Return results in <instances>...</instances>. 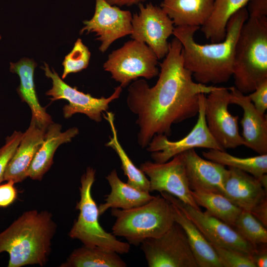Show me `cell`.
Wrapping results in <instances>:
<instances>
[{
	"instance_id": "obj_1",
	"label": "cell",
	"mask_w": 267,
	"mask_h": 267,
	"mask_svg": "<svg viewBox=\"0 0 267 267\" xmlns=\"http://www.w3.org/2000/svg\"><path fill=\"white\" fill-rule=\"evenodd\" d=\"M156 84L150 87L144 79L129 86L127 104L137 116V143L146 147L156 134L170 136L173 124L195 116L199 110V95L208 94L217 87L194 81L183 64L182 46L175 37L169 51L160 64Z\"/></svg>"
},
{
	"instance_id": "obj_2",
	"label": "cell",
	"mask_w": 267,
	"mask_h": 267,
	"mask_svg": "<svg viewBox=\"0 0 267 267\" xmlns=\"http://www.w3.org/2000/svg\"><path fill=\"white\" fill-rule=\"evenodd\" d=\"M248 17L247 8L240 9L228 21L224 40L211 44H201L195 41V33L200 27H175L173 35L182 46L184 66L192 73L195 82L207 85L229 81L232 76L235 45Z\"/></svg>"
},
{
	"instance_id": "obj_3",
	"label": "cell",
	"mask_w": 267,
	"mask_h": 267,
	"mask_svg": "<svg viewBox=\"0 0 267 267\" xmlns=\"http://www.w3.org/2000/svg\"><path fill=\"white\" fill-rule=\"evenodd\" d=\"M56 228L51 213L47 211L24 212L0 233V254L9 255L7 267L45 266Z\"/></svg>"
},
{
	"instance_id": "obj_4",
	"label": "cell",
	"mask_w": 267,
	"mask_h": 267,
	"mask_svg": "<svg viewBox=\"0 0 267 267\" xmlns=\"http://www.w3.org/2000/svg\"><path fill=\"white\" fill-rule=\"evenodd\" d=\"M235 88L251 93L267 80V16H251L243 25L234 51Z\"/></svg>"
},
{
	"instance_id": "obj_5",
	"label": "cell",
	"mask_w": 267,
	"mask_h": 267,
	"mask_svg": "<svg viewBox=\"0 0 267 267\" xmlns=\"http://www.w3.org/2000/svg\"><path fill=\"white\" fill-rule=\"evenodd\" d=\"M111 214L116 218L112 233L134 246L146 239L161 236L175 222L171 203L161 195L137 207L111 209Z\"/></svg>"
},
{
	"instance_id": "obj_6",
	"label": "cell",
	"mask_w": 267,
	"mask_h": 267,
	"mask_svg": "<svg viewBox=\"0 0 267 267\" xmlns=\"http://www.w3.org/2000/svg\"><path fill=\"white\" fill-rule=\"evenodd\" d=\"M95 175V170L89 167L81 177L80 199L76 206L79 214L68 235L86 246L98 247L119 254H127L130 250V244L118 240L115 235L106 232L99 223L98 207L91 195Z\"/></svg>"
},
{
	"instance_id": "obj_7",
	"label": "cell",
	"mask_w": 267,
	"mask_h": 267,
	"mask_svg": "<svg viewBox=\"0 0 267 267\" xmlns=\"http://www.w3.org/2000/svg\"><path fill=\"white\" fill-rule=\"evenodd\" d=\"M158 59L150 47L132 40L112 51L103 67L124 88L139 77L149 80L158 76Z\"/></svg>"
},
{
	"instance_id": "obj_8",
	"label": "cell",
	"mask_w": 267,
	"mask_h": 267,
	"mask_svg": "<svg viewBox=\"0 0 267 267\" xmlns=\"http://www.w3.org/2000/svg\"><path fill=\"white\" fill-rule=\"evenodd\" d=\"M41 68L44 70L45 75L52 81V87L45 94L51 96L49 99L51 101L65 99L68 102L63 108V116L66 119L71 118L75 114L81 113L96 122H100L102 115L104 112L107 111L109 104L118 98L122 91L123 88L119 86L108 97H94L89 93L80 91L76 87H72L66 84L53 68L52 70L49 69L47 63L44 62V66Z\"/></svg>"
},
{
	"instance_id": "obj_9",
	"label": "cell",
	"mask_w": 267,
	"mask_h": 267,
	"mask_svg": "<svg viewBox=\"0 0 267 267\" xmlns=\"http://www.w3.org/2000/svg\"><path fill=\"white\" fill-rule=\"evenodd\" d=\"M140 245L149 267H198L186 234L176 222L161 236Z\"/></svg>"
},
{
	"instance_id": "obj_10",
	"label": "cell",
	"mask_w": 267,
	"mask_h": 267,
	"mask_svg": "<svg viewBox=\"0 0 267 267\" xmlns=\"http://www.w3.org/2000/svg\"><path fill=\"white\" fill-rule=\"evenodd\" d=\"M204 93L199 95V110L196 124L184 137L171 141L163 134L155 135L146 147L154 162H166L174 156L195 148L225 151L216 141L207 127L205 115Z\"/></svg>"
},
{
	"instance_id": "obj_11",
	"label": "cell",
	"mask_w": 267,
	"mask_h": 267,
	"mask_svg": "<svg viewBox=\"0 0 267 267\" xmlns=\"http://www.w3.org/2000/svg\"><path fill=\"white\" fill-rule=\"evenodd\" d=\"M160 193L178 207L213 246L234 250L251 256L253 253L256 246L244 239L231 226L201 209L192 207L169 193Z\"/></svg>"
},
{
	"instance_id": "obj_12",
	"label": "cell",
	"mask_w": 267,
	"mask_h": 267,
	"mask_svg": "<svg viewBox=\"0 0 267 267\" xmlns=\"http://www.w3.org/2000/svg\"><path fill=\"white\" fill-rule=\"evenodd\" d=\"M139 12L132 15L131 38L146 44L158 59L169 51V37L173 34L175 25L160 6L149 3L138 4Z\"/></svg>"
},
{
	"instance_id": "obj_13",
	"label": "cell",
	"mask_w": 267,
	"mask_h": 267,
	"mask_svg": "<svg viewBox=\"0 0 267 267\" xmlns=\"http://www.w3.org/2000/svg\"><path fill=\"white\" fill-rule=\"evenodd\" d=\"M228 88L217 87L206 96L205 115L208 129L217 143L225 150L244 145L238 127V116L228 110Z\"/></svg>"
},
{
	"instance_id": "obj_14",
	"label": "cell",
	"mask_w": 267,
	"mask_h": 267,
	"mask_svg": "<svg viewBox=\"0 0 267 267\" xmlns=\"http://www.w3.org/2000/svg\"><path fill=\"white\" fill-rule=\"evenodd\" d=\"M139 169L148 177L149 192L169 193L192 207L200 210L191 195L180 154L163 163L145 161L141 164Z\"/></svg>"
},
{
	"instance_id": "obj_15",
	"label": "cell",
	"mask_w": 267,
	"mask_h": 267,
	"mask_svg": "<svg viewBox=\"0 0 267 267\" xmlns=\"http://www.w3.org/2000/svg\"><path fill=\"white\" fill-rule=\"evenodd\" d=\"M132 14L106 0H95V12L89 20L83 21L84 26L80 34L95 33L96 40L101 43L99 50L106 51L116 40L132 32Z\"/></svg>"
},
{
	"instance_id": "obj_16",
	"label": "cell",
	"mask_w": 267,
	"mask_h": 267,
	"mask_svg": "<svg viewBox=\"0 0 267 267\" xmlns=\"http://www.w3.org/2000/svg\"><path fill=\"white\" fill-rule=\"evenodd\" d=\"M180 154L191 190H202L224 195L228 169L221 164L202 158L194 149Z\"/></svg>"
},
{
	"instance_id": "obj_17",
	"label": "cell",
	"mask_w": 267,
	"mask_h": 267,
	"mask_svg": "<svg viewBox=\"0 0 267 267\" xmlns=\"http://www.w3.org/2000/svg\"><path fill=\"white\" fill-rule=\"evenodd\" d=\"M228 89L230 104L237 105L243 110L240 123L243 129L242 137L244 145L259 155L267 154V115L256 109L248 95L242 93L234 87Z\"/></svg>"
},
{
	"instance_id": "obj_18",
	"label": "cell",
	"mask_w": 267,
	"mask_h": 267,
	"mask_svg": "<svg viewBox=\"0 0 267 267\" xmlns=\"http://www.w3.org/2000/svg\"><path fill=\"white\" fill-rule=\"evenodd\" d=\"M224 196L242 210L251 212L267 199V191L259 179L239 169L228 167Z\"/></svg>"
},
{
	"instance_id": "obj_19",
	"label": "cell",
	"mask_w": 267,
	"mask_h": 267,
	"mask_svg": "<svg viewBox=\"0 0 267 267\" xmlns=\"http://www.w3.org/2000/svg\"><path fill=\"white\" fill-rule=\"evenodd\" d=\"M46 130L31 119L28 128L23 133L20 143L7 165L3 181L11 180L16 183L27 178L28 170L44 142Z\"/></svg>"
},
{
	"instance_id": "obj_20",
	"label": "cell",
	"mask_w": 267,
	"mask_h": 267,
	"mask_svg": "<svg viewBox=\"0 0 267 267\" xmlns=\"http://www.w3.org/2000/svg\"><path fill=\"white\" fill-rule=\"evenodd\" d=\"M62 126L52 123L47 128L44 142L37 152L27 173V178L41 180L53 163V156L61 144L71 141L79 134L76 127L61 132Z\"/></svg>"
},
{
	"instance_id": "obj_21",
	"label": "cell",
	"mask_w": 267,
	"mask_h": 267,
	"mask_svg": "<svg viewBox=\"0 0 267 267\" xmlns=\"http://www.w3.org/2000/svg\"><path fill=\"white\" fill-rule=\"evenodd\" d=\"M37 63L31 59L23 58L16 63H10V71L18 75L20 85L17 91L22 102L26 103L32 112V118L45 129L53 123L45 107L40 104L34 83V71Z\"/></svg>"
},
{
	"instance_id": "obj_22",
	"label": "cell",
	"mask_w": 267,
	"mask_h": 267,
	"mask_svg": "<svg viewBox=\"0 0 267 267\" xmlns=\"http://www.w3.org/2000/svg\"><path fill=\"white\" fill-rule=\"evenodd\" d=\"M215 0H163L161 8L175 27L202 26L210 17Z\"/></svg>"
},
{
	"instance_id": "obj_23",
	"label": "cell",
	"mask_w": 267,
	"mask_h": 267,
	"mask_svg": "<svg viewBox=\"0 0 267 267\" xmlns=\"http://www.w3.org/2000/svg\"><path fill=\"white\" fill-rule=\"evenodd\" d=\"M111 187L110 192L106 195L105 202L98 206L99 215L103 214L109 208L128 210L142 205L151 200L154 196L150 192L138 190L119 178L115 169L106 177Z\"/></svg>"
},
{
	"instance_id": "obj_24",
	"label": "cell",
	"mask_w": 267,
	"mask_h": 267,
	"mask_svg": "<svg viewBox=\"0 0 267 267\" xmlns=\"http://www.w3.org/2000/svg\"><path fill=\"white\" fill-rule=\"evenodd\" d=\"M171 204L175 222L184 231L198 267H222L212 244L178 207Z\"/></svg>"
},
{
	"instance_id": "obj_25",
	"label": "cell",
	"mask_w": 267,
	"mask_h": 267,
	"mask_svg": "<svg viewBox=\"0 0 267 267\" xmlns=\"http://www.w3.org/2000/svg\"><path fill=\"white\" fill-rule=\"evenodd\" d=\"M249 0H215L212 12L201 31L212 43L222 42L225 39L226 25L231 16L245 7Z\"/></svg>"
},
{
	"instance_id": "obj_26",
	"label": "cell",
	"mask_w": 267,
	"mask_h": 267,
	"mask_svg": "<svg viewBox=\"0 0 267 267\" xmlns=\"http://www.w3.org/2000/svg\"><path fill=\"white\" fill-rule=\"evenodd\" d=\"M116 252L98 247L83 245L75 249L60 267H126V262Z\"/></svg>"
},
{
	"instance_id": "obj_27",
	"label": "cell",
	"mask_w": 267,
	"mask_h": 267,
	"mask_svg": "<svg viewBox=\"0 0 267 267\" xmlns=\"http://www.w3.org/2000/svg\"><path fill=\"white\" fill-rule=\"evenodd\" d=\"M103 117L108 122L112 135L105 146L113 149L119 157L121 169L128 178L127 183L132 186L141 191L149 192V181L144 173L137 168L127 155L120 144L115 125V115L112 112L106 111Z\"/></svg>"
},
{
	"instance_id": "obj_28",
	"label": "cell",
	"mask_w": 267,
	"mask_h": 267,
	"mask_svg": "<svg viewBox=\"0 0 267 267\" xmlns=\"http://www.w3.org/2000/svg\"><path fill=\"white\" fill-rule=\"evenodd\" d=\"M191 193L196 203L206 209V213L232 227L242 211L239 207L221 194L191 190Z\"/></svg>"
},
{
	"instance_id": "obj_29",
	"label": "cell",
	"mask_w": 267,
	"mask_h": 267,
	"mask_svg": "<svg viewBox=\"0 0 267 267\" xmlns=\"http://www.w3.org/2000/svg\"><path fill=\"white\" fill-rule=\"evenodd\" d=\"M202 155L207 160L246 172L258 179L267 174V154L250 157H238L225 151L209 149Z\"/></svg>"
},
{
	"instance_id": "obj_30",
	"label": "cell",
	"mask_w": 267,
	"mask_h": 267,
	"mask_svg": "<svg viewBox=\"0 0 267 267\" xmlns=\"http://www.w3.org/2000/svg\"><path fill=\"white\" fill-rule=\"evenodd\" d=\"M232 227L252 245L267 243V230L250 212L242 210Z\"/></svg>"
},
{
	"instance_id": "obj_31",
	"label": "cell",
	"mask_w": 267,
	"mask_h": 267,
	"mask_svg": "<svg viewBox=\"0 0 267 267\" xmlns=\"http://www.w3.org/2000/svg\"><path fill=\"white\" fill-rule=\"evenodd\" d=\"M90 52L81 39H78L72 50L65 56L62 62L63 72L62 79L68 75L86 69L89 64Z\"/></svg>"
},
{
	"instance_id": "obj_32",
	"label": "cell",
	"mask_w": 267,
	"mask_h": 267,
	"mask_svg": "<svg viewBox=\"0 0 267 267\" xmlns=\"http://www.w3.org/2000/svg\"><path fill=\"white\" fill-rule=\"evenodd\" d=\"M213 246L222 267H256L251 255L230 249Z\"/></svg>"
},
{
	"instance_id": "obj_33",
	"label": "cell",
	"mask_w": 267,
	"mask_h": 267,
	"mask_svg": "<svg viewBox=\"0 0 267 267\" xmlns=\"http://www.w3.org/2000/svg\"><path fill=\"white\" fill-rule=\"evenodd\" d=\"M23 133L15 131L5 138L4 144L0 148V184L3 177L7 165L21 140Z\"/></svg>"
},
{
	"instance_id": "obj_34",
	"label": "cell",
	"mask_w": 267,
	"mask_h": 267,
	"mask_svg": "<svg viewBox=\"0 0 267 267\" xmlns=\"http://www.w3.org/2000/svg\"><path fill=\"white\" fill-rule=\"evenodd\" d=\"M248 96L256 109L265 114L267 109V80L261 83Z\"/></svg>"
},
{
	"instance_id": "obj_35",
	"label": "cell",
	"mask_w": 267,
	"mask_h": 267,
	"mask_svg": "<svg viewBox=\"0 0 267 267\" xmlns=\"http://www.w3.org/2000/svg\"><path fill=\"white\" fill-rule=\"evenodd\" d=\"M11 181L0 184V207L5 208L11 205L17 197V191Z\"/></svg>"
},
{
	"instance_id": "obj_36",
	"label": "cell",
	"mask_w": 267,
	"mask_h": 267,
	"mask_svg": "<svg viewBox=\"0 0 267 267\" xmlns=\"http://www.w3.org/2000/svg\"><path fill=\"white\" fill-rule=\"evenodd\" d=\"M247 3L249 16H267V0H249Z\"/></svg>"
},
{
	"instance_id": "obj_37",
	"label": "cell",
	"mask_w": 267,
	"mask_h": 267,
	"mask_svg": "<svg viewBox=\"0 0 267 267\" xmlns=\"http://www.w3.org/2000/svg\"><path fill=\"white\" fill-rule=\"evenodd\" d=\"M255 249L251 257L256 267H267V243L255 246Z\"/></svg>"
},
{
	"instance_id": "obj_38",
	"label": "cell",
	"mask_w": 267,
	"mask_h": 267,
	"mask_svg": "<svg viewBox=\"0 0 267 267\" xmlns=\"http://www.w3.org/2000/svg\"><path fill=\"white\" fill-rule=\"evenodd\" d=\"M251 213L265 227L267 226V199L258 204Z\"/></svg>"
},
{
	"instance_id": "obj_39",
	"label": "cell",
	"mask_w": 267,
	"mask_h": 267,
	"mask_svg": "<svg viewBox=\"0 0 267 267\" xmlns=\"http://www.w3.org/2000/svg\"><path fill=\"white\" fill-rule=\"evenodd\" d=\"M146 0H106L111 5L118 7L123 6H130L134 4H138Z\"/></svg>"
},
{
	"instance_id": "obj_40",
	"label": "cell",
	"mask_w": 267,
	"mask_h": 267,
	"mask_svg": "<svg viewBox=\"0 0 267 267\" xmlns=\"http://www.w3.org/2000/svg\"><path fill=\"white\" fill-rule=\"evenodd\" d=\"M259 180L264 189L267 191V175H264Z\"/></svg>"
},
{
	"instance_id": "obj_41",
	"label": "cell",
	"mask_w": 267,
	"mask_h": 267,
	"mask_svg": "<svg viewBox=\"0 0 267 267\" xmlns=\"http://www.w3.org/2000/svg\"><path fill=\"white\" fill-rule=\"evenodd\" d=\"M0 39H1V36H0Z\"/></svg>"
}]
</instances>
